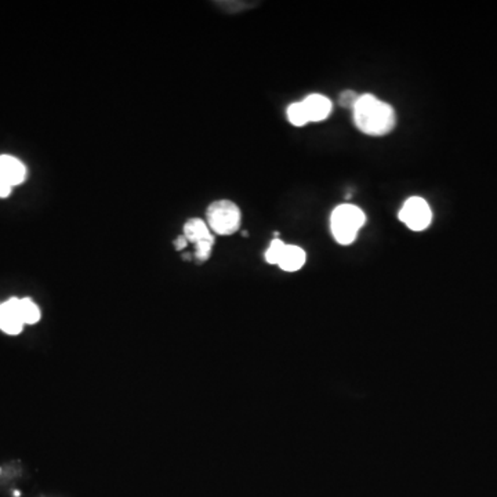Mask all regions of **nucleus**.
Returning a JSON list of instances; mask_svg holds the SVG:
<instances>
[{
  "mask_svg": "<svg viewBox=\"0 0 497 497\" xmlns=\"http://www.w3.org/2000/svg\"><path fill=\"white\" fill-rule=\"evenodd\" d=\"M357 127L372 137H381L392 131L396 123L394 108L373 94H361L353 108Z\"/></svg>",
  "mask_w": 497,
  "mask_h": 497,
  "instance_id": "f257e3e1",
  "label": "nucleus"
},
{
  "mask_svg": "<svg viewBox=\"0 0 497 497\" xmlns=\"http://www.w3.org/2000/svg\"><path fill=\"white\" fill-rule=\"evenodd\" d=\"M366 222V214L355 205H339L330 216V229L340 244H351L355 242L358 232Z\"/></svg>",
  "mask_w": 497,
  "mask_h": 497,
  "instance_id": "f03ea898",
  "label": "nucleus"
},
{
  "mask_svg": "<svg viewBox=\"0 0 497 497\" xmlns=\"http://www.w3.org/2000/svg\"><path fill=\"white\" fill-rule=\"evenodd\" d=\"M206 222L214 233L228 236L239 229L242 213L239 206L232 201H214L206 209Z\"/></svg>",
  "mask_w": 497,
  "mask_h": 497,
  "instance_id": "7ed1b4c3",
  "label": "nucleus"
},
{
  "mask_svg": "<svg viewBox=\"0 0 497 497\" xmlns=\"http://www.w3.org/2000/svg\"><path fill=\"white\" fill-rule=\"evenodd\" d=\"M399 221H402L411 231H424L433 221V210L426 199L420 196L409 198L398 213Z\"/></svg>",
  "mask_w": 497,
  "mask_h": 497,
  "instance_id": "20e7f679",
  "label": "nucleus"
},
{
  "mask_svg": "<svg viewBox=\"0 0 497 497\" xmlns=\"http://www.w3.org/2000/svg\"><path fill=\"white\" fill-rule=\"evenodd\" d=\"M24 329V322L20 315V298L12 297L0 304V330L8 335H20Z\"/></svg>",
  "mask_w": 497,
  "mask_h": 497,
  "instance_id": "39448f33",
  "label": "nucleus"
},
{
  "mask_svg": "<svg viewBox=\"0 0 497 497\" xmlns=\"http://www.w3.org/2000/svg\"><path fill=\"white\" fill-rule=\"evenodd\" d=\"M27 177V169L24 163L10 155L0 156V183L12 187L24 183Z\"/></svg>",
  "mask_w": 497,
  "mask_h": 497,
  "instance_id": "423d86ee",
  "label": "nucleus"
},
{
  "mask_svg": "<svg viewBox=\"0 0 497 497\" xmlns=\"http://www.w3.org/2000/svg\"><path fill=\"white\" fill-rule=\"evenodd\" d=\"M303 108L305 111L308 122H322L329 118V115L333 111L331 101L322 94H309L303 101Z\"/></svg>",
  "mask_w": 497,
  "mask_h": 497,
  "instance_id": "0eeeda50",
  "label": "nucleus"
},
{
  "mask_svg": "<svg viewBox=\"0 0 497 497\" xmlns=\"http://www.w3.org/2000/svg\"><path fill=\"white\" fill-rule=\"evenodd\" d=\"M307 255L300 246L286 244L283 255L278 263V267L286 272H296L305 264Z\"/></svg>",
  "mask_w": 497,
  "mask_h": 497,
  "instance_id": "6e6552de",
  "label": "nucleus"
},
{
  "mask_svg": "<svg viewBox=\"0 0 497 497\" xmlns=\"http://www.w3.org/2000/svg\"><path fill=\"white\" fill-rule=\"evenodd\" d=\"M188 242L196 244L201 242H210L214 240V236L207 225V222L202 218L194 217L190 218L186 224H184V233H183Z\"/></svg>",
  "mask_w": 497,
  "mask_h": 497,
  "instance_id": "1a4fd4ad",
  "label": "nucleus"
},
{
  "mask_svg": "<svg viewBox=\"0 0 497 497\" xmlns=\"http://www.w3.org/2000/svg\"><path fill=\"white\" fill-rule=\"evenodd\" d=\"M20 315L24 324H35L40 319V309L32 298H20Z\"/></svg>",
  "mask_w": 497,
  "mask_h": 497,
  "instance_id": "9d476101",
  "label": "nucleus"
},
{
  "mask_svg": "<svg viewBox=\"0 0 497 497\" xmlns=\"http://www.w3.org/2000/svg\"><path fill=\"white\" fill-rule=\"evenodd\" d=\"M286 115H288V120L296 127H301V126H305L307 123H309L308 119H307V115H305V111L303 108L301 101L290 104L288 111H286Z\"/></svg>",
  "mask_w": 497,
  "mask_h": 497,
  "instance_id": "9b49d317",
  "label": "nucleus"
},
{
  "mask_svg": "<svg viewBox=\"0 0 497 497\" xmlns=\"http://www.w3.org/2000/svg\"><path fill=\"white\" fill-rule=\"evenodd\" d=\"M285 247H286V243L285 242H282L278 238L272 239V242L270 243V246L267 248V252H266V262L268 264L278 266V263H279V260H281V257L283 255Z\"/></svg>",
  "mask_w": 497,
  "mask_h": 497,
  "instance_id": "f8f14e48",
  "label": "nucleus"
},
{
  "mask_svg": "<svg viewBox=\"0 0 497 497\" xmlns=\"http://www.w3.org/2000/svg\"><path fill=\"white\" fill-rule=\"evenodd\" d=\"M213 246H214V240L196 243L195 244V259L201 263L209 260V257L212 256V252H213Z\"/></svg>",
  "mask_w": 497,
  "mask_h": 497,
  "instance_id": "ddd939ff",
  "label": "nucleus"
},
{
  "mask_svg": "<svg viewBox=\"0 0 497 497\" xmlns=\"http://www.w3.org/2000/svg\"><path fill=\"white\" fill-rule=\"evenodd\" d=\"M358 94L354 92V90H346V92H343L342 94H340V97H339V104L342 105V107H344V108H354V105H355V103H357V100H358Z\"/></svg>",
  "mask_w": 497,
  "mask_h": 497,
  "instance_id": "4468645a",
  "label": "nucleus"
},
{
  "mask_svg": "<svg viewBox=\"0 0 497 497\" xmlns=\"http://www.w3.org/2000/svg\"><path fill=\"white\" fill-rule=\"evenodd\" d=\"M12 190H13L12 186L5 184V183H0V198H8V196H10Z\"/></svg>",
  "mask_w": 497,
  "mask_h": 497,
  "instance_id": "2eb2a0df",
  "label": "nucleus"
},
{
  "mask_svg": "<svg viewBox=\"0 0 497 497\" xmlns=\"http://www.w3.org/2000/svg\"><path fill=\"white\" fill-rule=\"evenodd\" d=\"M187 244H188V240H187V238H186L184 235L179 236V238L175 240V246H176L177 251H183V248H186V247H187Z\"/></svg>",
  "mask_w": 497,
  "mask_h": 497,
  "instance_id": "dca6fc26",
  "label": "nucleus"
}]
</instances>
